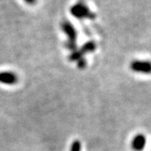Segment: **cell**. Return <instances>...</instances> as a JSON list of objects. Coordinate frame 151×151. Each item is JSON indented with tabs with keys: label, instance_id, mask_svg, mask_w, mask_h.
I'll return each instance as SVG.
<instances>
[{
	"label": "cell",
	"instance_id": "1",
	"mask_svg": "<svg viewBox=\"0 0 151 151\" xmlns=\"http://www.w3.org/2000/svg\"><path fill=\"white\" fill-rule=\"evenodd\" d=\"M70 12L72 16L79 19H93L95 18V14H93L88 8V6L83 2H78L74 4L70 8Z\"/></svg>",
	"mask_w": 151,
	"mask_h": 151
},
{
	"label": "cell",
	"instance_id": "8",
	"mask_svg": "<svg viewBox=\"0 0 151 151\" xmlns=\"http://www.w3.org/2000/svg\"><path fill=\"white\" fill-rule=\"evenodd\" d=\"M77 65H78V67H79V68H81V69L84 68V67H86V59H85V58H82V59L79 60H78V64H77Z\"/></svg>",
	"mask_w": 151,
	"mask_h": 151
},
{
	"label": "cell",
	"instance_id": "9",
	"mask_svg": "<svg viewBox=\"0 0 151 151\" xmlns=\"http://www.w3.org/2000/svg\"><path fill=\"white\" fill-rule=\"evenodd\" d=\"M24 1L29 5H34V4H35L37 0H24Z\"/></svg>",
	"mask_w": 151,
	"mask_h": 151
},
{
	"label": "cell",
	"instance_id": "4",
	"mask_svg": "<svg viewBox=\"0 0 151 151\" xmlns=\"http://www.w3.org/2000/svg\"><path fill=\"white\" fill-rule=\"evenodd\" d=\"M95 49H96V43L95 42H93V41L86 42V44H84L82 45V47L79 50H74L73 53L69 56V60L71 61H75V60L78 61L79 60L83 58L84 55L94 51Z\"/></svg>",
	"mask_w": 151,
	"mask_h": 151
},
{
	"label": "cell",
	"instance_id": "10",
	"mask_svg": "<svg viewBox=\"0 0 151 151\" xmlns=\"http://www.w3.org/2000/svg\"><path fill=\"white\" fill-rule=\"evenodd\" d=\"M150 151H151V150H150Z\"/></svg>",
	"mask_w": 151,
	"mask_h": 151
},
{
	"label": "cell",
	"instance_id": "6",
	"mask_svg": "<svg viewBox=\"0 0 151 151\" xmlns=\"http://www.w3.org/2000/svg\"><path fill=\"white\" fill-rule=\"evenodd\" d=\"M18 82V76L15 73L11 71L0 72V83L4 85H14Z\"/></svg>",
	"mask_w": 151,
	"mask_h": 151
},
{
	"label": "cell",
	"instance_id": "2",
	"mask_svg": "<svg viewBox=\"0 0 151 151\" xmlns=\"http://www.w3.org/2000/svg\"><path fill=\"white\" fill-rule=\"evenodd\" d=\"M61 29L67 36L66 47L70 50H75L76 48V39H77V33L76 29L69 21L63 22L61 24Z\"/></svg>",
	"mask_w": 151,
	"mask_h": 151
},
{
	"label": "cell",
	"instance_id": "5",
	"mask_svg": "<svg viewBox=\"0 0 151 151\" xmlns=\"http://www.w3.org/2000/svg\"><path fill=\"white\" fill-rule=\"evenodd\" d=\"M146 137L143 134H138L131 141V148L134 151H143L146 146Z\"/></svg>",
	"mask_w": 151,
	"mask_h": 151
},
{
	"label": "cell",
	"instance_id": "3",
	"mask_svg": "<svg viewBox=\"0 0 151 151\" xmlns=\"http://www.w3.org/2000/svg\"><path fill=\"white\" fill-rule=\"evenodd\" d=\"M130 69L139 74H151V61L146 60H134L130 63Z\"/></svg>",
	"mask_w": 151,
	"mask_h": 151
},
{
	"label": "cell",
	"instance_id": "7",
	"mask_svg": "<svg viewBox=\"0 0 151 151\" xmlns=\"http://www.w3.org/2000/svg\"><path fill=\"white\" fill-rule=\"evenodd\" d=\"M70 151H81V144L79 140H75L72 142L70 146Z\"/></svg>",
	"mask_w": 151,
	"mask_h": 151
}]
</instances>
